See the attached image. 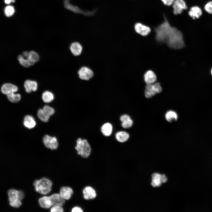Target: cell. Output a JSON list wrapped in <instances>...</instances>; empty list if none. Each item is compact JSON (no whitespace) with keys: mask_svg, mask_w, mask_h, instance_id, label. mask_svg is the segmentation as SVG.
I'll return each mask as SVG.
<instances>
[{"mask_svg":"<svg viewBox=\"0 0 212 212\" xmlns=\"http://www.w3.org/2000/svg\"><path fill=\"white\" fill-rule=\"evenodd\" d=\"M164 21L154 28L155 39L158 42L166 43L170 48L181 49L185 44L183 34L177 28L172 26L165 15Z\"/></svg>","mask_w":212,"mask_h":212,"instance_id":"obj_1","label":"cell"},{"mask_svg":"<svg viewBox=\"0 0 212 212\" xmlns=\"http://www.w3.org/2000/svg\"><path fill=\"white\" fill-rule=\"evenodd\" d=\"M33 185L35 191L42 194H46L51 190L52 183L49 179L43 178L39 180H36Z\"/></svg>","mask_w":212,"mask_h":212,"instance_id":"obj_2","label":"cell"},{"mask_svg":"<svg viewBox=\"0 0 212 212\" xmlns=\"http://www.w3.org/2000/svg\"><path fill=\"white\" fill-rule=\"evenodd\" d=\"M75 149L78 154L84 158L89 156L91 151L90 146L87 140L81 138L77 139Z\"/></svg>","mask_w":212,"mask_h":212,"instance_id":"obj_3","label":"cell"},{"mask_svg":"<svg viewBox=\"0 0 212 212\" xmlns=\"http://www.w3.org/2000/svg\"><path fill=\"white\" fill-rule=\"evenodd\" d=\"M8 200L9 205L15 208L20 207L21 204V200L23 198L24 194L21 191L11 189L8 191Z\"/></svg>","mask_w":212,"mask_h":212,"instance_id":"obj_4","label":"cell"},{"mask_svg":"<svg viewBox=\"0 0 212 212\" xmlns=\"http://www.w3.org/2000/svg\"><path fill=\"white\" fill-rule=\"evenodd\" d=\"M162 88L159 82L147 85L145 90V95L147 98H150L157 93H160Z\"/></svg>","mask_w":212,"mask_h":212,"instance_id":"obj_5","label":"cell"},{"mask_svg":"<svg viewBox=\"0 0 212 212\" xmlns=\"http://www.w3.org/2000/svg\"><path fill=\"white\" fill-rule=\"evenodd\" d=\"M172 7L173 13L175 15L180 14L184 10L188 9L186 3L184 0H175Z\"/></svg>","mask_w":212,"mask_h":212,"instance_id":"obj_6","label":"cell"},{"mask_svg":"<svg viewBox=\"0 0 212 212\" xmlns=\"http://www.w3.org/2000/svg\"><path fill=\"white\" fill-rule=\"evenodd\" d=\"M43 142L45 146L51 150L56 149L58 145L57 138L46 135L43 138Z\"/></svg>","mask_w":212,"mask_h":212,"instance_id":"obj_7","label":"cell"},{"mask_svg":"<svg viewBox=\"0 0 212 212\" xmlns=\"http://www.w3.org/2000/svg\"><path fill=\"white\" fill-rule=\"evenodd\" d=\"M79 77L82 80H88L93 76V72L92 70L88 67H83L78 71Z\"/></svg>","mask_w":212,"mask_h":212,"instance_id":"obj_8","label":"cell"},{"mask_svg":"<svg viewBox=\"0 0 212 212\" xmlns=\"http://www.w3.org/2000/svg\"><path fill=\"white\" fill-rule=\"evenodd\" d=\"M134 28L137 33L143 36L148 35L151 31L149 27L139 22L135 24Z\"/></svg>","mask_w":212,"mask_h":212,"instance_id":"obj_9","label":"cell"},{"mask_svg":"<svg viewBox=\"0 0 212 212\" xmlns=\"http://www.w3.org/2000/svg\"><path fill=\"white\" fill-rule=\"evenodd\" d=\"M189 15L193 19L199 18L202 15L203 11L199 6H195L191 7L188 12Z\"/></svg>","mask_w":212,"mask_h":212,"instance_id":"obj_10","label":"cell"},{"mask_svg":"<svg viewBox=\"0 0 212 212\" xmlns=\"http://www.w3.org/2000/svg\"><path fill=\"white\" fill-rule=\"evenodd\" d=\"M83 197L85 200L93 199L96 196L95 190L92 187L88 186L85 188L83 190Z\"/></svg>","mask_w":212,"mask_h":212,"instance_id":"obj_11","label":"cell"},{"mask_svg":"<svg viewBox=\"0 0 212 212\" xmlns=\"http://www.w3.org/2000/svg\"><path fill=\"white\" fill-rule=\"evenodd\" d=\"M52 206H62L65 203V199L59 193H54L49 196Z\"/></svg>","mask_w":212,"mask_h":212,"instance_id":"obj_12","label":"cell"},{"mask_svg":"<svg viewBox=\"0 0 212 212\" xmlns=\"http://www.w3.org/2000/svg\"><path fill=\"white\" fill-rule=\"evenodd\" d=\"M144 81L147 85L154 83L156 80V74L153 71L151 70L147 71L144 74Z\"/></svg>","mask_w":212,"mask_h":212,"instance_id":"obj_13","label":"cell"},{"mask_svg":"<svg viewBox=\"0 0 212 212\" xmlns=\"http://www.w3.org/2000/svg\"><path fill=\"white\" fill-rule=\"evenodd\" d=\"M18 90V88L16 86L9 83L4 84L1 87L2 92L6 95L11 92H15Z\"/></svg>","mask_w":212,"mask_h":212,"instance_id":"obj_14","label":"cell"},{"mask_svg":"<svg viewBox=\"0 0 212 212\" xmlns=\"http://www.w3.org/2000/svg\"><path fill=\"white\" fill-rule=\"evenodd\" d=\"M59 193L65 199H69L73 193V190L70 187L63 186L60 189Z\"/></svg>","mask_w":212,"mask_h":212,"instance_id":"obj_15","label":"cell"},{"mask_svg":"<svg viewBox=\"0 0 212 212\" xmlns=\"http://www.w3.org/2000/svg\"><path fill=\"white\" fill-rule=\"evenodd\" d=\"M38 202L40 206L44 208H49L52 206L49 196H44L42 197L39 198Z\"/></svg>","mask_w":212,"mask_h":212,"instance_id":"obj_16","label":"cell"},{"mask_svg":"<svg viewBox=\"0 0 212 212\" xmlns=\"http://www.w3.org/2000/svg\"><path fill=\"white\" fill-rule=\"evenodd\" d=\"M100 130L104 136L108 137L110 136L112 133L113 127L110 123H105L102 126Z\"/></svg>","mask_w":212,"mask_h":212,"instance_id":"obj_17","label":"cell"},{"mask_svg":"<svg viewBox=\"0 0 212 212\" xmlns=\"http://www.w3.org/2000/svg\"><path fill=\"white\" fill-rule=\"evenodd\" d=\"M116 140L120 143H124L127 141L130 138L129 134L125 131H119L115 134Z\"/></svg>","mask_w":212,"mask_h":212,"instance_id":"obj_18","label":"cell"},{"mask_svg":"<svg viewBox=\"0 0 212 212\" xmlns=\"http://www.w3.org/2000/svg\"><path fill=\"white\" fill-rule=\"evenodd\" d=\"M24 125L29 129L34 127L36 124L34 117L30 115H26L24 117L23 122Z\"/></svg>","mask_w":212,"mask_h":212,"instance_id":"obj_19","label":"cell"},{"mask_svg":"<svg viewBox=\"0 0 212 212\" xmlns=\"http://www.w3.org/2000/svg\"><path fill=\"white\" fill-rule=\"evenodd\" d=\"M152 180L151 184L153 187L160 186L163 183L162 174L155 173L152 176Z\"/></svg>","mask_w":212,"mask_h":212,"instance_id":"obj_20","label":"cell"},{"mask_svg":"<svg viewBox=\"0 0 212 212\" xmlns=\"http://www.w3.org/2000/svg\"><path fill=\"white\" fill-rule=\"evenodd\" d=\"M82 47L80 44L77 42L72 43L70 47L71 52L75 56L80 55L82 52Z\"/></svg>","mask_w":212,"mask_h":212,"instance_id":"obj_21","label":"cell"},{"mask_svg":"<svg viewBox=\"0 0 212 212\" xmlns=\"http://www.w3.org/2000/svg\"><path fill=\"white\" fill-rule=\"evenodd\" d=\"M166 120L169 122H173L176 121L178 118L177 113L174 111L170 110L166 112L165 115Z\"/></svg>","mask_w":212,"mask_h":212,"instance_id":"obj_22","label":"cell"},{"mask_svg":"<svg viewBox=\"0 0 212 212\" xmlns=\"http://www.w3.org/2000/svg\"><path fill=\"white\" fill-rule=\"evenodd\" d=\"M27 59L29 61L31 65H32L35 62L38 61L39 59V57L37 52L34 51H31L29 52Z\"/></svg>","mask_w":212,"mask_h":212,"instance_id":"obj_23","label":"cell"},{"mask_svg":"<svg viewBox=\"0 0 212 212\" xmlns=\"http://www.w3.org/2000/svg\"><path fill=\"white\" fill-rule=\"evenodd\" d=\"M42 97L44 102L46 103H49L53 100L54 95L52 92L47 91L43 93Z\"/></svg>","mask_w":212,"mask_h":212,"instance_id":"obj_24","label":"cell"},{"mask_svg":"<svg viewBox=\"0 0 212 212\" xmlns=\"http://www.w3.org/2000/svg\"><path fill=\"white\" fill-rule=\"evenodd\" d=\"M14 92H11L7 95V97L9 101L13 102H16L21 99V97L19 94H15Z\"/></svg>","mask_w":212,"mask_h":212,"instance_id":"obj_25","label":"cell"},{"mask_svg":"<svg viewBox=\"0 0 212 212\" xmlns=\"http://www.w3.org/2000/svg\"><path fill=\"white\" fill-rule=\"evenodd\" d=\"M37 115L38 118L44 122H47L49 117V116L45 114L42 109H41L38 110Z\"/></svg>","mask_w":212,"mask_h":212,"instance_id":"obj_26","label":"cell"},{"mask_svg":"<svg viewBox=\"0 0 212 212\" xmlns=\"http://www.w3.org/2000/svg\"><path fill=\"white\" fill-rule=\"evenodd\" d=\"M18 59L19 63L24 67H28L31 65L29 61L27 59H24L23 56L19 55L18 57Z\"/></svg>","mask_w":212,"mask_h":212,"instance_id":"obj_27","label":"cell"},{"mask_svg":"<svg viewBox=\"0 0 212 212\" xmlns=\"http://www.w3.org/2000/svg\"><path fill=\"white\" fill-rule=\"evenodd\" d=\"M133 124V121L131 118L122 121L121 124L122 127L125 129L131 127Z\"/></svg>","mask_w":212,"mask_h":212,"instance_id":"obj_28","label":"cell"},{"mask_svg":"<svg viewBox=\"0 0 212 212\" xmlns=\"http://www.w3.org/2000/svg\"><path fill=\"white\" fill-rule=\"evenodd\" d=\"M4 12L6 16L10 17L14 14L15 12L14 9L12 6H7L5 7Z\"/></svg>","mask_w":212,"mask_h":212,"instance_id":"obj_29","label":"cell"},{"mask_svg":"<svg viewBox=\"0 0 212 212\" xmlns=\"http://www.w3.org/2000/svg\"><path fill=\"white\" fill-rule=\"evenodd\" d=\"M42 110L45 114L49 117L53 115L54 112L53 108L47 105L44 106Z\"/></svg>","mask_w":212,"mask_h":212,"instance_id":"obj_30","label":"cell"},{"mask_svg":"<svg viewBox=\"0 0 212 212\" xmlns=\"http://www.w3.org/2000/svg\"><path fill=\"white\" fill-rule=\"evenodd\" d=\"M204 9L208 13L212 14V1H209L205 4Z\"/></svg>","mask_w":212,"mask_h":212,"instance_id":"obj_31","label":"cell"},{"mask_svg":"<svg viewBox=\"0 0 212 212\" xmlns=\"http://www.w3.org/2000/svg\"><path fill=\"white\" fill-rule=\"evenodd\" d=\"M64 209L61 206L59 205L54 206L51 209V212H63Z\"/></svg>","mask_w":212,"mask_h":212,"instance_id":"obj_32","label":"cell"},{"mask_svg":"<svg viewBox=\"0 0 212 212\" xmlns=\"http://www.w3.org/2000/svg\"><path fill=\"white\" fill-rule=\"evenodd\" d=\"M31 80H26L24 83V87L27 93H30L32 91L30 87Z\"/></svg>","mask_w":212,"mask_h":212,"instance_id":"obj_33","label":"cell"},{"mask_svg":"<svg viewBox=\"0 0 212 212\" xmlns=\"http://www.w3.org/2000/svg\"><path fill=\"white\" fill-rule=\"evenodd\" d=\"M30 87L31 90L32 91H36L37 88V82L31 80Z\"/></svg>","mask_w":212,"mask_h":212,"instance_id":"obj_34","label":"cell"},{"mask_svg":"<svg viewBox=\"0 0 212 212\" xmlns=\"http://www.w3.org/2000/svg\"><path fill=\"white\" fill-rule=\"evenodd\" d=\"M161 1L165 5L170 6L173 4L175 0H161Z\"/></svg>","mask_w":212,"mask_h":212,"instance_id":"obj_35","label":"cell"},{"mask_svg":"<svg viewBox=\"0 0 212 212\" xmlns=\"http://www.w3.org/2000/svg\"><path fill=\"white\" fill-rule=\"evenodd\" d=\"M83 211L82 210L80 207L77 206L74 207L72 210V212H82Z\"/></svg>","mask_w":212,"mask_h":212,"instance_id":"obj_36","label":"cell"},{"mask_svg":"<svg viewBox=\"0 0 212 212\" xmlns=\"http://www.w3.org/2000/svg\"><path fill=\"white\" fill-rule=\"evenodd\" d=\"M70 1V0H64L63 3L64 8L71 4Z\"/></svg>","mask_w":212,"mask_h":212,"instance_id":"obj_37","label":"cell"},{"mask_svg":"<svg viewBox=\"0 0 212 212\" xmlns=\"http://www.w3.org/2000/svg\"><path fill=\"white\" fill-rule=\"evenodd\" d=\"M29 54V52L27 51L24 52L23 53V56L24 57H26L27 58Z\"/></svg>","mask_w":212,"mask_h":212,"instance_id":"obj_38","label":"cell"},{"mask_svg":"<svg viewBox=\"0 0 212 212\" xmlns=\"http://www.w3.org/2000/svg\"><path fill=\"white\" fill-rule=\"evenodd\" d=\"M4 2L6 4H9L11 2V0H4Z\"/></svg>","mask_w":212,"mask_h":212,"instance_id":"obj_39","label":"cell"},{"mask_svg":"<svg viewBox=\"0 0 212 212\" xmlns=\"http://www.w3.org/2000/svg\"><path fill=\"white\" fill-rule=\"evenodd\" d=\"M15 1V0H11L12 2H14Z\"/></svg>","mask_w":212,"mask_h":212,"instance_id":"obj_40","label":"cell"},{"mask_svg":"<svg viewBox=\"0 0 212 212\" xmlns=\"http://www.w3.org/2000/svg\"><path fill=\"white\" fill-rule=\"evenodd\" d=\"M211 74H212V69H211Z\"/></svg>","mask_w":212,"mask_h":212,"instance_id":"obj_41","label":"cell"}]
</instances>
